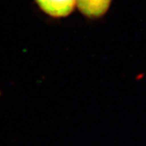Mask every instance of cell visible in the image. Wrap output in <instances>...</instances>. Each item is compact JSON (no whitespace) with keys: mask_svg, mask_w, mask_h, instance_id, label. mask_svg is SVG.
<instances>
[{"mask_svg":"<svg viewBox=\"0 0 146 146\" xmlns=\"http://www.w3.org/2000/svg\"><path fill=\"white\" fill-rule=\"evenodd\" d=\"M36 2L41 10L55 18L69 16L76 5V0H36Z\"/></svg>","mask_w":146,"mask_h":146,"instance_id":"cell-1","label":"cell"},{"mask_svg":"<svg viewBox=\"0 0 146 146\" xmlns=\"http://www.w3.org/2000/svg\"><path fill=\"white\" fill-rule=\"evenodd\" d=\"M112 0H76V6L84 16L97 19L104 16L109 10Z\"/></svg>","mask_w":146,"mask_h":146,"instance_id":"cell-2","label":"cell"}]
</instances>
